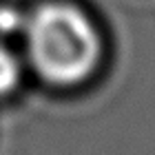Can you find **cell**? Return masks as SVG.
Listing matches in <instances>:
<instances>
[{"instance_id": "cell-1", "label": "cell", "mask_w": 155, "mask_h": 155, "mask_svg": "<svg viewBox=\"0 0 155 155\" xmlns=\"http://www.w3.org/2000/svg\"><path fill=\"white\" fill-rule=\"evenodd\" d=\"M27 53L51 84H78L93 73L102 55L95 25L71 5H42L25 22Z\"/></svg>"}, {"instance_id": "cell-3", "label": "cell", "mask_w": 155, "mask_h": 155, "mask_svg": "<svg viewBox=\"0 0 155 155\" xmlns=\"http://www.w3.org/2000/svg\"><path fill=\"white\" fill-rule=\"evenodd\" d=\"M25 22L27 20L20 18L18 9H13V7H0V33L20 31V29H25Z\"/></svg>"}, {"instance_id": "cell-2", "label": "cell", "mask_w": 155, "mask_h": 155, "mask_svg": "<svg viewBox=\"0 0 155 155\" xmlns=\"http://www.w3.org/2000/svg\"><path fill=\"white\" fill-rule=\"evenodd\" d=\"M20 75H22V67L18 55L5 45H0V95L11 93L18 87Z\"/></svg>"}]
</instances>
